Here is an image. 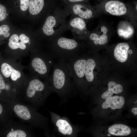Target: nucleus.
<instances>
[{
	"instance_id": "1",
	"label": "nucleus",
	"mask_w": 137,
	"mask_h": 137,
	"mask_svg": "<svg viewBox=\"0 0 137 137\" xmlns=\"http://www.w3.org/2000/svg\"><path fill=\"white\" fill-rule=\"evenodd\" d=\"M50 79L53 91L60 97H67L75 93L70 70L65 61L54 63Z\"/></svg>"
},
{
	"instance_id": "2",
	"label": "nucleus",
	"mask_w": 137,
	"mask_h": 137,
	"mask_svg": "<svg viewBox=\"0 0 137 137\" xmlns=\"http://www.w3.org/2000/svg\"><path fill=\"white\" fill-rule=\"evenodd\" d=\"M51 54L55 60L64 62L67 59L79 56L80 44L74 39L61 35L51 39Z\"/></svg>"
},
{
	"instance_id": "3",
	"label": "nucleus",
	"mask_w": 137,
	"mask_h": 137,
	"mask_svg": "<svg viewBox=\"0 0 137 137\" xmlns=\"http://www.w3.org/2000/svg\"><path fill=\"white\" fill-rule=\"evenodd\" d=\"M46 18L42 28L44 33L52 38L61 35L68 29L66 18L70 14L64 6H58Z\"/></svg>"
},
{
	"instance_id": "4",
	"label": "nucleus",
	"mask_w": 137,
	"mask_h": 137,
	"mask_svg": "<svg viewBox=\"0 0 137 137\" xmlns=\"http://www.w3.org/2000/svg\"><path fill=\"white\" fill-rule=\"evenodd\" d=\"M87 61L78 56L65 61L69 69L76 91L79 87L80 80L85 76Z\"/></svg>"
},
{
	"instance_id": "5",
	"label": "nucleus",
	"mask_w": 137,
	"mask_h": 137,
	"mask_svg": "<svg viewBox=\"0 0 137 137\" xmlns=\"http://www.w3.org/2000/svg\"><path fill=\"white\" fill-rule=\"evenodd\" d=\"M63 5L72 16H77L85 19H89L92 16L93 13L91 10L82 3Z\"/></svg>"
},
{
	"instance_id": "6",
	"label": "nucleus",
	"mask_w": 137,
	"mask_h": 137,
	"mask_svg": "<svg viewBox=\"0 0 137 137\" xmlns=\"http://www.w3.org/2000/svg\"><path fill=\"white\" fill-rule=\"evenodd\" d=\"M54 124L58 131L65 136H75V127L68 121L55 113L53 114Z\"/></svg>"
},
{
	"instance_id": "7",
	"label": "nucleus",
	"mask_w": 137,
	"mask_h": 137,
	"mask_svg": "<svg viewBox=\"0 0 137 137\" xmlns=\"http://www.w3.org/2000/svg\"><path fill=\"white\" fill-rule=\"evenodd\" d=\"M43 58L40 57L34 58L32 61L31 65L34 70L39 75L46 76L53 66L55 60L52 56L46 60Z\"/></svg>"
},
{
	"instance_id": "8",
	"label": "nucleus",
	"mask_w": 137,
	"mask_h": 137,
	"mask_svg": "<svg viewBox=\"0 0 137 137\" xmlns=\"http://www.w3.org/2000/svg\"><path fill=\"white\" fill-rule=\"evenodd\" d=\"M68 29L70 30L73 35L74 38L77 39L81 32L85 30L86 24L83 19L78 17L72 16L67 22Z\"/></svg>"
},
{
	"instance_id": "9",
	"label": "nucleus",
	"mask_w": 137,
	"mask_h": 137,
	"mask_svg": "<svg viewBox=\"0 0 137 137\" xmlns=\"http://www.w3.org/2000/svg\"><path fill=\"white\" fill-rule=\"evenodd\" d=\"M105 7L106 11L113 15H124L127 11V9L125 4L119 1H108L106 3Z\"/></svg>"
},
{
	"instance_id": "10",
	"label": "nucleus",
	"mask_w": 137,
	"mask_h": 137,
	"mask_svg": "<svg viewBox=\"0 0 137 137\" xmlns=\"http://www.w3.org/2000/svg\"><path fill=\"white\" fill-rule=\"evenodd\" d=\"M102 105L104 109L110 108L112 110L122 108L125 102L124 97L122 96H115L107 98Z\"/></svg>"
},
{
	"instance_id": "11",
	"label": "nucleus",
	"mask_w": 137,
	"mask_h": 137,
	"mask_svg": "<svg viewBox=\"0 0 137 137\" xmlns=\"http://www.w3.org/2000/svg\"><path fill=\"white\" fill-rule=\"evenodd\" d=\"M129 48L128 44L125 43L118 44L116 46L114 51V55L118 61L124 62L127 60L128 52Z\"/></svg>"
},
{
	"instance_id": "12",
	"label": "nucleus",
	"mask_w": 137,
	"mask_h": 137,
	"mask_svg": "<svg viewBox=\"0 0 137 137\" xmlns=\"http://www.w3.org/2000/svg\"><path fill=\"white\" fill-rule=\"evenodd\" d=\"M1 71L5 77L8 78L10 76L11 79L14 81H16L21 77V74L19 71L6 63H4L1 65Z\"/></svg>"
},
{
	"instance_id": "13",
	"label": "nucleus",
	"mask_w": 137,
	"mask_h": 137,
	"mask_svg": "<svg viewBox=\"0 0 137 137\" xmlns=\"http://www.w3.org/2000/svg\"><path fill=\"white\" fill-rule=\"evenodd\" d=\"M108 131L111 134L115 136H126L129 135L131 130L127 126L121 124H114L108 129Z\"/></svg>"
},
{
	"instance_id": "14",
	"label": "nucleus",
	"mask_w": 137,
	"mask_h": 137,
	"mask_svg": "<svg viewBox=\"0 0 137 137\" xmlns=\"http://www.w3.org/2000/svg\"><path fill=\"white\" fill-rule=\"evenodd\" d=\"M45 88L44 84L41 81L38 79H34L29 83L27 91V96L29 97H32L36 92L42 91Z\"/></svg>"
},
{
	"instance_id": "15",
	"label": "nucleus",
	"mask_w": 137,
	"mask_h": 137,
	"mask_svg": "<svg viewBox=\"0 0 137 137\" xmlns=\"http://www.w3.org/2000/svg\"><path fill=\"white\" fill-rule=\"evenodd\" d=\"M108 88L107 91L102 95L101 98L106 99L112 97L114 94H118L121 93L123 91V88L120 84H117L114 82L110 81L108 84Z\"/></svg>"
},
{
	"instance_id": "16",
	"label": "nucleus",
	"mask_w": 137,
	"mask_h": 137,
	"mask_svg": "<svg viewBox=\"0 0 137 137\" xmlns=\"http://www.w3.org/2000/svg\"><path fill=\"white\" fill-rule=\"evenodd\" d=\"M101 30L103 32V34L101 36L92 33L89 36L90 39L92 41H94V43L96 45H104L108 41V37L106 35L108 31L107 28L105 26H102L101 28Z\"/></svg>"
},
{
	"instance_id": "17",
	"label": "nucleus",
	"mask_w": 137,
	"mask_h": 137,
	"mask_svg": "<svg viewBox=\"0 0 137 137\" xmlns=\"http://www.w3.org/2000/svg\"><path fill=\"white\" fill-rule=\"evenodd\" d=\"M44 5V0H30L29 6L30 13L33 15L39 14L43 9Z\"/></svg>"
},
{
	"instance_id": "18",
	"label": "nucleus",
	"mask_w": 137,
	"mask_h": 137,
	"mask_svg": "<svg viewBox=\"0 0 137 137\" xmlns=\"http://www.w3.org/2000/svg\"><path fill=\"white\" fill-rule=\"evenodd\" d=\"M96 65L94 60L91 58H89L87 61L85 76L88 81L92 82L94 79L93 70Z\"/></svg>"
},
{
	"instance_id": "19",
	"label": "nucleus",
	"mask_w": 137,
	"mask_h": 137,
	"mask_svg": "<svg viewBox=\"0 0 137 137\" xmlns=\"http://www.w3.org/2000/svg\"><path fill=\"white\" fill-rule=\"evenodd\" d=\"M14 110L17 115L20 118L25 120L30 118L31 115L29 111L25 106L17 105L14 106Z\"/></svg>"
},
{
	"instance_id": "20",
	"label": "nucleus",
	"mask_w": 137,
	"mask_h": 137,
	"mask_svg": "<svg viewBox=\"0 0 137 137\" xmlns=\"http://www.w3.org/2000/svg\"><path fill=\"white\" fill-rule=\"evenodd\" d=\"M19 38L18 36L16 34H13L10 37L9 39L8 45L12 49L15 50L19 48Z\"/></svg>"
},
{
	"instance_id": "21",
	"label": "nucleus",
	"mask_w": 137,
	"mask_h": 137,
	"mask_svg": "<svg viewBox=\"0 0 137 137\" xmlns=\"http://www.w3.org/2000/svg\"><path fill=\"white\" fill-rule=\"evenodd\" d=\"M133 32V29L130 26L128 27L126 30L119 29L118 30V33L119 35L125 38L129 37L132 35Z\"/></svg>"
},
{
	"instance_id": "22",
	"label": "nucleus",
	"mask_w": 137,
	"mask_h": 137,
	"mask_svg": "<svg viewBox=\"0 0 137 137\" xmlns=\"http://www.w3.org/2000/svg\"><path fill=\"white\" fill-rule=\"evenodd\" d=\"M26 134L24 131L18 130L10 132L7 135V137H25Z\"/></svg>"
},
{
	"instance_id": "23",
	"label": "nucleus",
	"mask_w": 137,
	"mask_h": 137,
	"mask_svg": "<svg viewBox=\"0 0 137 137\" xmlns=\"http://www.w3.org/2000/svg\"><path fill=\"white\" fill-rule=\"evenodd\" d=\"M10 30L9 26L6 25H3L0 26V35H3L5 37H8L10 36L8 31Z\"/></svg>"
},
{
	"instance_id": "24",
	"label": "nucleus",
	"mask_w": 137,
	"mask_h": 137,
	"mask_svg": "<svg viewBox=\"0 0 137 137\" xmlns=\"http://www.w3.org/2000/svg\"><path fill=\"white\" fill-rule=\"evenodd\" d=\"M7 11L5 7L0 4V21L4 20L6 18Z\"/></svg>"
},
{
	"instance_id": "25",
	"label": "nucleus",
	"mask_w": 137,
	"mask_h": 137,
	"mask_svg": "<svg viewBox=\"0 0 137 137\" xmlns=\"http://www.w3.org/2000/svg\"><path fill=\"white\" fill-rule=\"evenodd\" d=\"M20 8L23 11L26 10L28 8L29 0H20Z\"/></svg>"
},
{
	"instance_id": "26",
	"label": "nucleus",
	"mask_w": 137,
	"mask_h": 137,
	"mask_svg": "<svg viewBox=\"0 0 137 137\" xmlns=\"http://www.w3.org/2000/svg\"><path fill=\"white\" fill-rule=\"evenodd\" d=\"M20 42L24 44L28 43L29 42V39L28 37L24 34H21L19 36Z\"/></svg>"
},
{
	"instance_id": "27",
	"label": "nucleus",
	"mask_w": 137,
	"mask_h": 137,
	"mask_svg": "<svg viewBox=\"0 0 137 137\" xmlns=\"http://www.w3.org/2000/svg\"><path fill=\"white\" fill-rule=\"evenodd\" d=\"M63 4H71L78 3H83L86 0H59Z\"/></svg>"
},
{
	"instance_id": "28",
	"label": "nucleus",
	"mask_w": 137,
	"mask_h": 137,
	"mask_svg": "<svg viewBox=\"0 0 137 137\" xmlns=\"http://www.w3.org/2000/svg\"><path fill=\"white\" fill-rule=\"evenodd\" d=\"M5 88V84L2 76L0 73V89H4Z\"/></svg>"
},
{
	"instance_id": "29",
	"label": "nucleus",
	"mask_w": 137,
	"mask_h": 137,
	"mask_svg": "<svg viewBox=\"0 0 137 137\" xmlns=\"http://www.w3.org/2000/svg\"><path fill=\"white\" fill-rule=\"evenodd\" d=\"M131 111L135 115H136L137 114V108H133L131 110Z\"/></svg>"
},
{
	"instance_id": "30",
	"label": "nucleus",
	"mask_w": 137,
	"mask_h": 137,
	"mask_svg": "<svg viewBox=\"0 0 137 137\" xmlns=\"http://www.w3.org/2000/svg\"><path fill=\"white\" fill-rule=\"evenodd\" d=\"M3 111V108L1 105L0 104V114L2 113Z\"/></svg>"
},
{
	"instance_id": "31",
	"label": "nucleus",
	"mask_w": 137,
	"mask_h": 137,
	"mask_svg": "<svg viewBox=\"0 0 137 137\" xmlns=\"http://www.w3.org/2000/svg\"><path fill=\"white\" fill-rule=\"evenodd\" d=\"M128 53L130 54H131L133 52L132 50L130 49L128 51Z\"/></svg>"
},
{
	"instance_id": "32",
	"label": "nucleus",
	"mask_w": 137,
	"mask_h": 137,
	"mask_svg": "<svg viewBox=\"0 0 137 137\" xmlns=\"http://www.w3.org/2000/svg\"><path fill=\"white\" fill-rule=\"evenodd\" d=\"M11 131H14V130H13V129H11Z\"/></svg>"
},
{
	"instance_id": "33",
	"label": "nucleus",
	"mask_w": 137,
	"mask_h": 137,
	"mask_svg": "<svg viewBox=\"0 0 137 137\" xmlns=\"http://www.w3.org/2000/svg\"><path fill=\"white\" fill-rule=\"evenodd\" d=\"M110 135H110L109 134H108V136H110Z\"/></svg>"
},
{
	"instance_id": "34",
	"label": "nucleus",
	"mask_w": 137,
	"mask_h": 137,
	"mask_svg": "<svg viewBox=\"0 0 137 137\" xmlns=\"http://www.w3.org/2000/svg\"><path fill=\"white\" fill-rule=\"evenodd\" d=\"M134 103H137V101H136V102H134Z\"/></svg>"
}]
</instances>
